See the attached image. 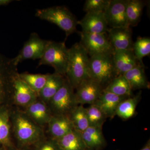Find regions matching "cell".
<instances>
[{"label":"cell","instance_id":"30bf717a","mask_svg":"<svg viewBox=\"0 0 150 150\" xmlns=\"http://www.w3.org/2000/svg\"><path fill=\"white\" fill-rule=\"evenodd\" d=\"M128 0H110L103 14L110 28L130 27L126 16Z\"/></svg>","mask_w":150,"mask_h":150},{"label":"cell","instance_id":"d4e9b609","mask_svg":"<svg viewBox=\"0 0 150 150\" xmlns=\"http://www.w3.org/2000/svg\"><path fill=\"white\" fill-rule=\"evenodd\" d=\"M103 91L119 96H132V90L124 76H118L114 78L105 88Z\"/></svg>","mask_w":150,"mask_h":150},{"label":"cell","instance_id":"ac0fdd59","mask_svg":"<svg viewBox=\"0 0 150 150\" xmlns=\"http://www.w3.org/2000/svg\"><path fill=\"white\" fill-rule=\"evenodd\" d=\"M23 110L36 124L45 129L53 115L48 105L38 98Z\"/></svg>","mask_w":150,"mask_h":150},{"label":"cell","instance_id":"9c48e42d","mask_svg":"<svg viewBox=\"0 0 150 150\" xmlns=\"http://www.w3.org/2000/svg\"><path fill=\"white\" fill-rule=\"evenodd\" d=\"M48 41L41 39L35 33H31L17 56L13 59L16 64L18 66L20 63L25 60L41 59Z\"/></svg>","mask_w":150,"mask_h":150},{"label":"cell","instance_id":"f546056e","mask_svg":"<svg viewBox=\"0 0 150 150\" xmlns=\"http://www.w3.org/2000/svg\"><path fill=\"white\" fill-rule=\"evenodd\" d=\"M134 55L139 62L142 64V59L150 54V39L148 37H139L133 46Z\"/></svg>","mask_w":150,"mask_h":150},{"label":"cell","instance_id":"836d02e7","mask_svg":"<svg viewBox=\"0 0 150 150\" xmlns=\"http://www.w3.org/2000/svg\"><path fill=\"white\" fill-rule=\"evenodd\" d=\"M12 1L11 0H0V6L7 5Z\"/></svg>","mask_w":150,"mask_h":150},{"label":"cell","instance_id":"d590c367","mask_svg":"<svg viewBox=\"0 0 150 150\" xmlns=\"http://www.w3.org/2000/svg\"><path fill=\"white\" fill-rule=\"evenodd\" d=\"M0 150H6L5 149H4V148L2 147H0Z\"/></svg>","mask_w":150,"mask_h":150},{"label":"cell","instance_id":"5bb4252c","mask_svg":"<svg viewBox=\"0 0 150 150\" xmlns=\"http://www.w3.org/2000/svg\"><path fill=\"white\" fill-rule=\"evenodd\" d=\"M12 105H0V147L8 150L15 146L12 133L11 113Z\"/></svg>","mask_w":150,"mask_h":150},{"label":"cell","instance_id":"cb8c5ba5","mask_svg":"<svg viewBox=\"0 0 150 150\" xmlns=\"http://www.w3.org/2000/svg\"><path fill=\"white\" fill-rule=\"evenodd\" d=\"M142 97L140 91L134 96H131L124 99L118 105L116 115L123 120H126L132 118L135 114L136 108Z\"/></svg>","mask_w":150,"mask_h":150},{"label":"cell","instance_id":"484cf974","mask_svg":"<svg viewBox=\"0 0 150 150\" xmlns=\"http://www.w3.org/2000/svg\"><path fill=\"white\" fill-rule=\"evenodd\" d=\"M74 128L78 132H83L89 127L86 110L83 105H79L69 115Z\"/></svg>","mask_w":150,"mask_h":150},{"label":"cell","instance_id":"1f68e13d","mask_svg":"<svg viewBox=\"0 0 150 150\" xmlns=\"http://www.w3.org/2000/svg\"><path fill=\"white\" fill-rule=\"evenodd\" d=\"M33 146L34 150H62L56 140L46 135Z\"/></svg>","mask_w":150,"mask_h":150},{"label":"cell","instance_id":"2e32d148","mask_svg":"<svg viewBox=\"0 0 150 150\" xmlns=\"http://www.w3.org/2000/svg\"><path fill=\"white\" fill-rule=\"evenodd\" d=\"M108 40L114 50H133L132 31L130 27L110 28Z\"/></svg>","mask_w":150,"mask_h":150},{"label":"cell","instance_id":"44dd1931","mask_svg":"<svg viewBox=\"0 0 150 150\" xmlns=\"http://www.w3.org/2000/svg\"><path fill=\"white\" fill-rule=\"evenodd\" d=\"M81 133L88 149L100 150L106 145L102 128L89 126Z\"/></svg>","mask_w":150,"mask_h":150},{"label":"cell","instance_id":"277c9868","mask_svg":"<svg viewBox=\"0 0 150 150\" xmlns=\"http://www.w3.org/2000/svg\"><path fill=\"white\" fill-rule=\"evenodd\" d=\"M13 59L0 53V105H13L15 81L18 76Z\"/></svg>","mask_w":150,"mask_h":150},{"label":"cell","instance_id":"6da1fadb","mask_svg":"<svg viewBox=\"0 0 150 150\" xmlns=\"http://www.w3.org/2000/svg\"><path fill=\"white\" fill-rule=\"evenodd\" d=\"M14 143L18 146H32L46 135L45 129L36 124L21 108L12 105L11 113Z\"/></svg>","mask_w":150,"mask_h":150},{"label":"cell","instance_id":"5b68a950","mask_svg":"<svg viewBox=\"0 0 150 150\" xmlns=\"http://www.w3.org/2000/svg\"><path fill=\"white\" fill-rule=\"evenodd\" d=\"M112 54H99L89 57V78L98 83L104 89L116 77Z\"/></svg>","mask_w":150,"mask_h":150},{"label":"cell","instance_id":"4dcf8cb0","mask_svg":"<svg viewBox=\"0 0 150 150\" xmlns=\"http://www.w3.org/2000/svg\"><path fill=\"white\" fill-rule=\"evenodd\" d=\"M110 0H87L85 3L83 11L86 13H103Z\"/></svg>","mask_w":150,"mask_h":150},{"label":"cell","instance_id":"7402d4cb","mask_svg":"<svg viewBox=\"0 0 150 150\" xmlns=\"http://www.w3.org/2000/svg\"><path fill=\"white\" fill-rule=\"evenodd\" d=\"M144 69V64H139L123 75L132 91L149 88Z\"/></svg>","mask_w":150,"mask_h":150},{"label":"cell","instance_id":"d6a6232c","mask_svg":"<svg viewBox=\"0 0 150 150\" xmlns=\"http://www.w3.org/2000/svg\"><path fill=\"white\" fill-rule=\"evenodd\" d=\"M8 150H34L33 146H15Z\"/></svg>","mask_w":150,"mask_h":150},{"label":"cell","instance_id":"52a82bcc","mask_svg":"<svg viewBox=\"0 0 150 150\" xmlns=\"http://www.w3.org/2000/svg\"><path fill=\"white\" fill-rule=\"evenodd\" d=\"M47 105L52 115H68L79 105L76 100L74 90L67 78L64 85Z\"/></svg>","mask_w":150,"mask_h":150},{"label":"cell","instance_id":"8d00e7d4","mask_svg":"<svg viewBox=\"0 0 150 150\" xmlns=\"http://www.w3.org/2000/svg\"><path fill=\"white\" fill-rule=\"evenodd\" d=\"M86 150H92L88 149H87Z\"/></svg>","mask_w":150,"mask_h":150},{"label":"cell","instance_id":"8fae6325","mask_svg":"<svg viewBox=\"0 0 150 150\" xmlns=\"http://www.w3.org/2000/svg\"><path fill=\"white\" fill-rule=\"evenodd\" d=\"M104 88L98 83L88 78L83 81L75 92L78 105H91L98 99Z\"/></svg>","mask_w":150,"mask_h":150},{"label":"cell","instance_id":"ba28073f","mask_svg":"<svg viewBox=\"0 0 150 150\" xmlns=\"http://www.w3.org/2000/svg\"><path fill=\"white\" fill-rule=\"evenodd\" d=\"M106 34H93L80 32V43L89 57L103 54H112L114 51Z\"/></svg>","mask_w":150,"mask_h":150},{"label":"cell","instance_id":"7c38bea8","mask_svg":"<svg viewBox=\"0 0 150 150\" xmlns=\"http://www.w3.org/2000/svg\"><path fill=\"white\" fill-rule=\"evenodd\" d=\"M38 98L37 94L22 80L18 74L14 83L13 105L24 109Z\"/></svg>","mask_w":150,"mask_h":150},{"label":"cell","instance_id":"7a4b0ae2","mask_svg":"<svg viewBox=\"0 0 150 150\" xmlns=\"http://www.w3.org/2000/svg\"><path fill=\"white\" fill-rule=\"evenodd\" d=\"M89 60L88 54L80 42L75 43L69 49L66 77L74 90L83 81L89 78Z\"/></svg>","mask_w":150,"mask_h":150},{"label":"cell","instance_id":"9a60e30c","mask_svg":"<svg viewBox=\"0 0 150 150\" xmlns=\"http://www.w3.org/2000/svg\"><path fill=\"white\" fill-rule=\"evenodd\" d=\"M112 55L116 77L123 76L140 63L133 50H114Z\"/></svg>","mask_w":150,"mask_h":150},{"label":"cell","instance_id":"4316f807","mask_svg":"<svg viewBox=\"0 0 150 150\" xmlns=\"http://www.w3.org/2000/svg\"><path fill=\"white\" fill-rule=\"evenodd\" d=\"M144 5L140 0H128L126 13L129 27L136 26L139 22Z\"/></svg>","mask_w":150,"mask_h":150},{"label":"cell","instance_id":"e0dca14e","mask_svg":"<svg viewBox=\"0 0 150 150\" xmlns=\"http://www.w3.org/2000/svg\"><path fill=\"white\" fill-rule=\"evenodd\" d=\"M78 24L82 28V32L93 34H106L109 28L103 13H87Z\"/></svg>","mask_w":150,"mask_h":150},{"label":"cell","instance_id":"ffe728a7","mask_svg":"<svg viewBox=\"0 0 150 150\" xmlns=\"http://www.w3.org/2000/svg\"><path fill=\"white\" fill-rule=\"evenodd\" d=\"M66 76L54 73L48 74L45 85L38 95V98L48 104L64 83Z\"/></svg>","mask_w":150,"mask_h":150},{"label":"cell","instance_id":"3957f363","mask_svg":"<svg viewBox=\"0 0 150 150\" xmlns=\"http://www.w3.org/2000/svg\"><path fill=\"white\" fill-rule=\"evenodd\" d=\"M35 16L56 24L66 33L67 37L76 31L78 21L67 8L62 6L38 9Z\"/></svg>","mask_w":150,"mask_h":150},{"label":"cell","instance_id":"e575fe53","mask_svg":"<svg viewBox=\"0 0 150 150\" xmlns=\"http://www.w3.org/2000/svg\"><path fill=\"white\" fill-rule=\"evenodd\" d=\"M141 150H150V141L149 140L146 144Z\"/></svg>","mask_w":150,"mask_h":150},{"label":"cell","instance_id":"603a6c76","mask_svg":"<svg viewBox=\"0 0 150 150\" xmlns=\"http://www.w3.org/2000/svg\"><path fill=\"white\" fill-rule=\"evenodd\" d=\"M56 141L62 150H86L87 149L81 133L75 129Z\"/></svg>","mask_w":150,"mask_h":150},{"label":"cell","instance_id":"8992f818","mask_svg":"<svg viewBox=\"0 0 150 150\" xmlns=\"http://www.w3.org/2000/svg\"><path fill=\"white\" fill-rule=\"evenodd\" d=\"M69 57V49L66 47L64 42L48 40L38 65H49L54 68V73L66 76Z\"/></svg>","mask_w":150,"mask_h":150},{"label":"cell","instance_id":"4fadbf2b","mask_svg":"<svg viewBox=\"0 0 150 150\" xmlns=\"http://www.w3.org/2000/svg\"><path fill=\"white\" fill-rule=\"evenodd\" d=\"M46 135L58 140L74 130L73 123L68 115H53L46 126Z\"/></svg>","mask_w":150,"mask_h":150},{"label":"cell","instance_id":"f1b7e54d","mask_svg":"<svg viewBox=\"0 0 150 150\" xmlns=\"http://www.w3.org/2000/svg\"><path fill=\"white\" fill-rule=\"evenodd\" d=\"M86 108L89 126L102 128L107 118L104 112L95 104L90 105Z\"/></svg>","mask_w":150,"mask_h":150},{"label":"cell","instance_id":"83f0119b","mask_svg":"<svg viewBox=\"0 0 150 150\" xmlns=\"http://www.w3.org/2000/svg\"><path fill=\"white\" fill-rule=\"evenodd\" d=\"M48 76V74H42L27 73L19 74L20 78L37 95L45 85Z\"/></svg>","mask_w":150,"mask_h":150},{"label":"cell","instance_id":"d6986e66","mask_svg":"<svg viewBox=\"0 0 150 150\" xmlns=\"http://www.w3.org/2000/svg\"><path fill=\"white\" fill-rule=\"evenodd\" d=\"M129 97L121 96L103 90L98 99L94 104L101 109L107 118L112 119L116 115L118 105Z\"/></svg>","mask_w":150,"mask_h":150}]
</instances>
